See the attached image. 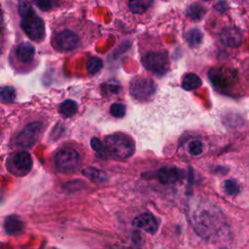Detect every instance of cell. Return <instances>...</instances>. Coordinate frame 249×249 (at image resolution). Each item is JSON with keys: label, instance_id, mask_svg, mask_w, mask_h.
<instances>
[{"label": "cell", "instance_id": "1", "mask_svg": "<svg viewBox=\"0 0 249 249\" xmlns=\"http://www.w3.org/2000/svg\"><path fill=\"white\" fill-rule=\"evenodd\" d=\"M192 222L197 233L207 239L222 234L226 224L221 212L211 205L199 206L192 215Z\"/></svg>", "mask_w": 249, "mask_h": 249}, {"label": "cell", "instance_id": "2", "mask_svg": "<svg viewBox=\"0 0 249 249\" xmlns=\"http://www.w3.org/2000/svg\"><path fill=\"white\" fill-rule=\"evenodd\" d=\"M104 145L108 155L116 160L130 158L135 152L133 140L124 134H114L105 138Z\"/></svg>", "mask_w": 249, "mask_h": 249}, {"label": "cell", "instance_id": "3", "mask_svg": "<svg viewBox=\"0 0 249 249\" xmlns=\"http://www.w3.org/2000/svg\"><path fill=\"white\" fill-rule=\"evenodd\" d=\"M22 19V29L31 39L39 42L45 38L46 30L44 22L34 12Z\"/></svg>", "mask_w": 249, "mask_h": 249}, {"label": "cell", "instance_id": "4", "mask_svg": "<svg viewBox=\"0 0 249 249\" xmlns=\"http://www.w3.org/2000/svg\"><path fill=\"white\" fill-rule=\"evenodd\" d=\"M156 91L154 81L147 77H135L130 85L131 94L138 100L143 101L149 99Z\"/></svg>", "mask_w": 249, "mask_h": 249}, {"label": "cell", "instance_id": "5", "mask_svg": "<svg viewBox=\"0 0 249 249\" xmlns=\"http://www.w3.org/2000/svg\"><path fill=\"white\" fill-rule=\"evenodd\" d=\"M142 64L149 71L163 75L169 70V57L164 52H149L143 56Z\"/></svg>", "mask_w": 249, "mask_h": 249}, {"label": "cell", "instance_id": "6", "mask_svg": "<svg viewBox=\"0 0 249 249\" xmlns=\"http://www.w3.org/2000/svg\"><path fill=\"white\" fill-rule=\"evenodd\" d=\"M55 164L60 171H73L79 164V154L72 148H62L57 152Z\"/></svg>", "mask_w": 249, "mask_h": 249}, {"label": "cell", "instance_id": "7", "mask_svg": "<svg viewBox=\"0 0 249 249\" xmlns=\"http://www.w3.org/2000/svg\"><path fill=\"white\" fill-rule=\"evenodd\" d=\"M41 133L42 124L40 123L30 124L16 138V144L21 147L30 148L37 142Z\"/></svg>", "mask_w": 249, "mask_h": 249}, {"label": "cell", "instance_id": "8", "mask_svg": "<svg viewBox=\"0 0 249 249\" xmlns=\"http://www.w3.org/2000/svg\"><path fill=\"white\" fill-rule=\"evenodd\" d=\"M79 37L71 31L59 32L54 40V46L61 52H69L78 47Z\"/></svg>", "mask_w": 249, "mask_h": 249}, {"label": "cell", "instance_id": "9", "mask_svg": "<svg viewBox=\"0 0 249 249\" xmlns=\"http://www.w3.org/2000/svg\"><path fill=\"white\" fill-rule=\"evenodd\" d=\"M209 79L212 84L220 89H226L232 85L233 81L235 78L234 72L229 69H224L221 67L211 68L208 73Z\"/></svg>", "mask_w": 249, "mask_h": 249}, {"label": "cell", "instance_id": "10", "mask_svg": "<svg viewBox=\"0 0 249 249\" xmlns=\"http://www.w3.org/2000/svg\"><path fill=\"white\" fill-rule=\"evenodd\" d=\"M220 39L226 46L235 48L242 43V33L238 29L229 27L221 31Z\"/></svg>", "mask_w": 249, "mask_h": 249}, {"label": "cell", "instance_id": "11", "mask_svg": "<svg viewBox=\"0 0 249 249\" xmlns=\"http://www.w3.org/2000/svg\"><path fill=\"white\" fill-rule=\"evenodd\" d=\"M133 225L148 233H154L158 230V221L150 213H144L135 218Z\"/></svg>", "mask_w": 249, "mask_h": 249}, {"label": "cell", "instance_id": "12", "mask_svg": "<svg viewBox=\"0 0 249 249\" xmlns=\"http://www.w3.org/2000/svg\"><path fill=\"white\" fill-rule=\"evenodd\" d=\"M158 178L164 184H173L181 178V171L173 167H165L158 171Z\"/></svg>", "mask_w": 249, "mask_h": 249}, {"label": "cell", "instance_id": "13", "mask_svg": "<svg viewBox=\"0 0 249 249\" xmlns=\"http://www.w3.org/2000/svg\"><path fill=\"white\" fill-rule=\"evenodd\" d=\"M14 166L18 171L27 174L32 168L31 156L25 151L19 152L14 156Z\"/></svg>", "mask_w": 249, "mask_h": 249}, {"label": "cell", "instance_id": "14", "mask_svg": "<svg viewBox=\"0 0 249 249\" xmlns=\"http://www.w3.org/2000/svg\"><path fill=\"white\" fill-rule=\"evenodd\" d=\"M5 231L9 234H18L24 230V222L16 215L8 216L4 222Z\"/></svg>", "mask_w": 249, "mask_h": 249}, {"label": "cell", "instance_id": "15", "mask_svg": "<svg viewBox=\"0 0 249 249\" xmlns=\"http://www.w3.org/2000/svg\"><path fill=\"white\" fill-rule=\"evenodd\" d=\"M17 57L23 62H31L35 55V49L31 43H23L17 49Z\"/></svg>", "mask_w": 249, "mask_h": 249}, {"label": "cell", "instance_id": "16", "mask_svg": "<svg viewBox=\"0 0 249 249\" xmlns=\"http://www.w3.org/2000/svg\"><path fill=\"white\" fill-rule=\"evenodd\" d=\"M83 174L89 179H91L92 181H94L97 183L105 182L108 179V175L103 171L97 170L95 168H87L83 170Z\"/></svg>", "mask_w": 249, "mask_h": 249}, {"label": "cell", "instance_id": "17", "mask_svg": "<svg viewBox=\"0 0 249 249\" xmlns=\"http://www.w3.org/2000/svg\"><path fill=\"white\" fill-rule=\"evenodd\" d=\"M201 86H202V80L198 75L194 73H188L183 77L182 87L185 90L191 91V90L198 89Z\"/></svg>", "mask_w": 249, "mask_h": 249}, {"label": "cell", "instance_id": "18", "mask_svg": "<svg viewBox=\"0 0 249 249\" xmlns=\"http://www.w3.org/2000/svg\"><path fill=\"white\" fill-rule=\"evenodd\" d=\"M78 109L77 103L72 100V99H66L65 101H63L59 109V112L61 115H62L65 118H69L72 117L73 115L76 114Z\"/></svg>", "mask_w": 249, "mask_h": 249}, {"label": "cell", "instance_id": "19", "mask_svg": "<svg viewBox=\"0 0 249 249\" xmlns=\"http://www.w3.org/2000/svg\"><path fill=\"white\" fill-rule=\"evenodd\" d=\"M153 4L150 0H134L129 3V8L134 14L144 13Z\"/></svg>", "mask_w": 249, "mask_h": 249}, {"label": "cell", "instance_id": "20", "mask_svg": "<svg viewBox=\"0 0 249 249\" xmlns=\"http://www.w3.org/2000/svg\"><path fill=\"white\" fill-rule=\"evenodd\" d=\"M186 40L187 43L189 44L190 47L192 48H196L198 47L202 40V33L200 30L198 29H194L192 31H190L187 35H186Z\"/></svg>", "mask_w": 249, "mask_h": 249}, {"label": "cell", "instance_id": "21", "mask_svg": "<svg viewBox=\"0 0 249 249\" xmlns=\"http://www.w3.org/2000/svg\"><path fill=\"white\" fill-rule=\"evenodd\" d=\"M204 13H205L204 8L198 3H194V4L190 5L187 9V15L192 20H195V21L201 20L202 18V16L204 15Z\"/></svg>", "mask_w": 249, "mask_h": 249}, {"label": "cell", "instance_id": "22", "mask_svg": "<svg viewBox=\"0 0 249 249\" xmlns=\"http://www.w3.org/2000/svg\"><path fill=\"white\" fill-rule=\"evenodd\" d=\"M91 145H92V148L99 155V157H101L103 159H107L109 157L104 143H102L98 139H95V138L92 139Z\"/></svg>", "mask_w": 249, "mask_h": 249}, {"label": "cell", "instance_id": "23", "mask_svg": "<svg viewBox=\"0 0 249 249\" xmlns=\"http://www.w3.org/2000/svg\"><path fill=\"white\" fill-rule=\"evenodd\" d=\"M102 61L99 58L93 57L87 62V69L91 74H96L102 68Z\"/></svg>", "mask_w": 249, "mask_h": 249}, {"label": "cell", "instance_id": "24", "mask_svg": "<svg viewBox=\"0 0 249 249\" xmlns=\"http://www.w3.org/2000/svg\"><path fill=\"white\" fill-rule=\"evenodd\" d=\"M0 98L6 102H13L16 98V92L12 87H4L0 90Z\"/></svg>", "mask_w": 249, "mask_h": 249}, {"label": "cell", "instance_id": "25", "mask_svg": "<svg viewBox=\"0 0 249 249\" xmlns=\"http://www.w3.org/2000/svg\"><path fill=\"white\" fill-rule=\"evenodd\" d=\"M126 105L122 103H114L110 107V114L115 118H123L126 115Z\"/></svg>", "mask_w": 249, "mask_h": 249}, {"label": "cell", "instance_id": "26", "mask_svg": "<svg viewBox=\"0 0 249 249\" xmlns=\"http://www.w3.org/2000/svg\"><path fill=\"white\" fill-rule=\"evenodd\" d=\"M224 189L229 195H235L238 193L239 188L237 183L234 180H227L224 185Z\"/></svg>", "mask_w": 249, "mask_h": 249}, {"label": "cell", "instance_id": "27", "mask_svg": "<svg viewBox=\"0 0 249 249\" xmlns=\"http://www.w3.org/2000/svg\"><path fill=\"white\" fill-rule=\"evenodd\" d=\"M202 150H203V145L199 140H194L189 144V151L192 155L198 156L202 153Z\"/></svg>", "mask_w": 249, "mask_h": 249}, {"label": "cell", "instance_id": "28", "mask_svg": "<svg viewBox=\"0 0 249 249\" xmlns=\"http://www.w3.org/2000/svg\"><path fill=\"white\" fill-rule=\"evenodd\" d=\"M33 12L31 5L27 1H22L19 3V13L22 18L31 14Z\"/></svg>", "mask_w": 249, "mask_h": 249}, {"label": "cell", "instance_id": "29", "mask_svg": "<svg viewBox=\"0 0 249 249\" xmlns=\"http://www.w3.org/2000/svg\"><path fill=\"white\" fill-rule=\"evenodd\" d=\"M36 5L42 10V11H47L50 10L52 3L50 1H37Z\"/></svg>", "mask_w": 249, "mask_h": 249}, {"label": "cell", "instance_id": "30", "mask_svg": "<svg viewBox=\"0 0 249 249\" xmlns=\"http://www.w3.org/2000/svg\"><path fill=\"white\" fill-rule=\"evenodd\" d=\"M224 5H226V3H224V2H220V3H218L216 6H220V7H223ZM227 8H228V7H225V8H220V9H219V11H220V12H224L225 10H227Z\"/></svg>", "mask_w": 249, "mask_h": 249}]
</instances>
